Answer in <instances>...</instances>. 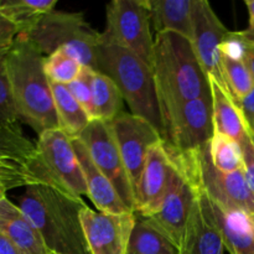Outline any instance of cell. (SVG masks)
<instances>
[{"label": "cell", "mask_w": 254, "mask_h": 254, "mask_svg": "<svg viewBox=\"0 0 254 254\" xmlns=\"http://www.w3.org/2000/svg\"><path fill=\"white\" fill-rule=\"evenodd\" d=\"M153 72L163 123L186 102L211 92L191 40L176 32L156 34Z\"/></svg>", "instance_id": "1"}, {"label": "cell", "mask_w": 254, "mask_h": 254, "mask_svg": "<svg viewBox=\"0 0 254 254\" xmlns=\"http://www.w3.org/2000/svg\"><path fill=\"white\" fill-rule=\"evenodd\" d=\"M86 206L81 197L46 185L26 186L19 201L50 254H91L81 221Z\"/></svg>", "instance_id": "2"}, {"label": "cell", "mask_w": 254, "mask_h": 254, "mask_svg": "<svg viewBox=\"0 0 254 254\" xmlns=\"http://www.w3.org/2000/svg\"><path fill=\"white\" fill-rule=\"evenodd\" d=\"M44 61V55L20 35L7 51V73L17 116L37 135L59 128Z\"/></svg>", "instance_id": "3"}, {"label": "cell", "mask_w": 254, "mask_h": 254, "mask_svg": "<svg viewBox=\"0 0 254 254\" xmlns=\"http://www.w3.org/2000/svg\"><path fill=\"white\" fill-rule=\"evenodd\" d=\"M98 72L113 79L131 114L146 119L163 135V122L151 66L128 50L101 41Z\"/></svg>", "instance_id": "4"}, {"label": "cell", "mask_w": 254, "mask_h": 254, "mask_svg": "<svg viewBox=\"0 0 254 254\" xmlns=\"http://www.w3.org/2000/svg\"><path fill=\"white\" fill-rule=\"evenodd\" d=\"M19 35L34 45L44 56L64 50L84 67L98 71L101 32L96 31L86 21L82 12L54 10Z\"/></svg>", "instance_id": "5"}, {"label": "cell", "mask_w": 254, "mask_h": 254, "mask_svg": "<svg viewBox=\"0 0 254 254\" xmlns=\"http://www.w3.org/2000/svg\"><path fill=\"white\" fill-rule=\"evenodd\" d=\"M30 171L31 185H46L77 197L87 196L73 143L59 128L40 134Z\"/></svg>", "instance_id": "6"}, {"label": "cell", "mask_w": 254, "mask_h": 254, "mask_svg": "<svg viewBox=\"0 0 254 254\" xmlns=\"http://www.w3.org/2000/svg\"><path fill=\"white\" fill-rule=\"evenodd\" d=\"M174 153L198 190L203 191L215 205L226 212L254 216V193L248 185L245 171L223 173L218 170L211 160L210 143L188 154Z\"/></svg>", "instance_id": "7"}, {"label": "cell", "mask_w": 254, "mask_h": 254, "mask_svg": "<svg viewBox=\"0 0 254 254\" xmlns=\"http://www.w3.org/2000/svg\"><path fill=\"white\" fill-rule=\"evenodd\" d=\"M106 15L102 42L128 50L153 68L154 39L145 0H114L107 5Z\"/></svg>", "instance_id": "8"}, {"label": "cell", "mask_w": 254, "mask_h": 254, "mask_svg": "<svg viewBox=\"0 0 254 254\" xmlns=\"http://www.w3.org/2000/svg\"><path fill=\"white\" fill-rule=\"evenodd\" d=\"M215 134L212 96L186 102L163 123V139L174 151L188 154L207 145Z\"/></svg>", "instance_id": "9"}, {"label": "cell", "mask_w": 254, "mask_h": 254, "mask_svg": "<svg viewBox=\"0 0 254 254\" xmlns=\"http://www.w3.org/2000/svg\"><path fill=\"white\" fill-rule=\"evenodd\" d=\"M168 150L174 163L170 186L160 208L153 216L146 218L163 231L178 246L179 250H181L186 227L197 198L198 189L178 155L169 146Z\"/></svg>", "instance_id": "10"}, {"label": "cell", "mask_w": 254, "mask_h": 254, "mask_svg": "<svg viewBox=\"0 0 254 254\" xmlns=\"http://www.w3.org/2000/svg\"><path fill=\"white\" fill-rule=\"evenodd\" d=\"M78 139L97 168L113 184L127 207L135 212V192L109 123L92 121Z\"/></svg>", "instance_id": "11"}, {"label": "cell", "mask_w": 254, "mask_h": 254, "mask_svg": "<svg viewBox=\"0 0 254 254\" xmlns=\"http://www.w3.org/2000/svg\"><path fill=\"white\" fill-rule=\"evenodd\" d=\"M109 127L135 192L149 151L164 140L163 135L146 119L124 112L116 117Z\"/></svg>", "instance_id": "12"}, {"label": "cell", "mask_w": 254, "mask_h": 254, "mask_svg": "<svg viewBox=\"0 0 254 254\" xmlns=\"http://www.w3.org/2000/svg\"><path fill=\"white\" fill-rule=\"evenodd\" d=\"M230 30L206 0H193L192 44L195 54L208 78L227 88L223 77L221 46Z\"/></svg>", "instance_id": "13"}, {"label": "cell", "mask_w": 254, "mask_h": 254, "mask_svg": "<svg viewBox=\"0 0 254 254\" xmlns=\"http://www.w3.org/2000/svg\"><path fill=\"white\" fill-rule=\"evenodd\" d=\"M135 218V212L108 213L86 206L81 221L89 253L126 254Z\"/></svg>", "instance_id": "14"}, {"label": "cell", "mask_w": 254, "mask_h": 254, "mask_svg": "<svg viewBox=\"0 0 254 254\" xmlns=\"http://www.w3.org/2000/svg\"><path fill=\"white\" fill-rule=\"evenodd\" d=\"M173 158L165 141L149 151L135 190V213L150 217L160 208L173 175Z\"/></svg>", "instance_id": "15"}, {"label": "cell", "mask_w": 254, "mask_h": 254, "mask_svg": "<svg viewBox=\"0 0 254 254\" xmlns=\"http://www.w3.org/2000/svg\"><path fill=\"white\" fill-rule=\"evenodd\" d=\"M36 145L16 126L0 124V185L7 191L30 186Z\"/></svg>", "instance_id": "16"}, {"label": "cell", "mask_w": 254, "mask_h": 254, "mask_svg": "<svg viewBox=\"0 0 254 254\" xmlns=\"http://www.w3.org/2000/svg\"><path fill=\"white\" fill-rule=\"evenodd\" d=\"M225 250L212 202L203 191L198 190L180 254H223Z\"/></svg>", "instance_id": "17"}, {"label": "cell", "mask_w": 254, "mask_h": 254, "mask_svg": "<svg viewBox=\"0 0 254 254\" xmlns=\"http://www.w3.org/2000/svg\"><path fill=\"white\" fill-rule=\"evenodd\" d=\"M73 148L81 164L87 186V196L97 211L108 213L133 212L127 207L126 203L118 195L113 184L104 176L89 156L88 150L79 139H73Z\"/></svg>", "instance_id": "18"}, {"label": "cell", "mask_w": 254, "mask_h": 254, "mask_svg": "<svg viewBox=\"0 0 254 254\" xmlns=\"http://www.w3.org/2000/svg\"><path fill=\"white\" fill-rule=\"evenodd\" d=\"M0 233L24 254H50L36 227L6 196L0 200Z\"/></svg>", "instance_id": "19"}, {"label": "cell", "mask_w": 254, "mask_h": 254, "mask_svg": "<svg viewBox=\"0 0 254 254\" xmlns=\"http://www.w3.org/2000/svg\"><path fill=\"white\" fill-rule=\"evenodd\" d=\"M210 86L211 96H212L215 133L228 136L241 144L247 138L250 131L243 118L240 104L227 88L211 78Z\"/></svg>", "instance_id": "20"}, {"label": "cell", "mask_w": 254, "mask_h": 254, "mask_svg": "<svg viewBox=\"0 0 254 254\" xmlns=\"http://www.w3.org/2000/svg\"><path fill=\"white\" fill-rule=\"evenodd\" d=\"M156 34L176 32L191 40L193 0H145Z\"/></svg>", "instance_id": "21"}, {"label": "cell", "mask_w": 254, "mask_h": 254, "mask_svg": "<svg viewBox=\"0 0 254 254\" xmlns=\"http://www.w3.org/2000/svg\"><path fill=\"white\" fill-rule=\"evenodd\" d=\"M212 206L226 250L230 254H254V232L250 216L226 212L213 202Z\"/></svg>", "instance_id": "22"}, {"label": "cell", "mask_w": 254, "mask_h": 254, "mask_svg": "<svg viewBox=\"0 0 254 254\" xmlns=\"http://www.w3.org/2000/svg\"><path fill=\"white\" fill-rule=\"evenodd\" d=\"M59 129L71 140L78 139L92 122L91 117L69 93L67 86L51 83Z\"/></svg>", "instance_id": "23"}, {"label": "cell", "mask_w": 254, "mask_h": 254, "mask_svg": "<svg viewBox=\"0 0 254 254\" xmlns=\"http://www.w3.org/2000/svg\"><path fill=\"white\" fill-rule=\"evenodd\" d=\"M126 254H180V250L150 220L136 213Z\"/></svg>", "instance_id": "24"}, {"label": "cell", "mask_w": 254, "mask_h": 254, "mask_svg": "<svg viewBox=\"0 0 254 254\" xmlns=\"http://www.w3.org/2000/svg\"><path fill=\"white\" fill-rule=\"evenodd\" d=\"M93 121L111 123L122 113L123 97L113 79L102 72L94 71L92 77Z\"/></svg>", "instance_id": "25"}, {"label": "cell", "mask_w": 254, "mask_h": 254, "mask_svg": "<svg viewBox=\"0 0 254 254\" xmlns=\"http://www.w3.org/2000/svg\"><path fill=\"white\" fill-rule=\"evenodd\" d=\"M57 0H5L0 11L19 27L20 34L29 30L40 17L54 11Z\"/></svg>", "instance_id": "26"}, {"label": "cell", "mask_w": 254, "mask_h": 254, "mask_svg": "<svg viewBox=\"0 0 254 254\" xmlns=\"http://www.w3.org/2000/svg\"><path fill=\"white\" fill-rule=\"evenodd\" d=\"M210 155L213 165L223 173L243 170L242 149L237 141L215 133L210 141Z\"/></svg>", "instance_id": "27"}, {"label": "cell", "mask_w": 254, "mask_h": 254, "mask_svg": "<svg viewBox=\"0 0 254 254\" xmlns=\"http://www.w3.org/2000/svg\"><path fill=\"white\" fill-rule=\"evenodd\" d=\"M83 64L64 50L45 56L44 68L51 83L68 86L81 74Z\"/></svg>", "instance_id": "28"}, {"label": "cell", "mask_w": 254, "mask_h": 254, "mask_svg": "<svg viewBox=\"0 0 254 254\" xmlns=\"http://www.w3.org/2000/svg\"><path fill=\"white\" fill-rule=\"evenodd\" d=\"M222 68L227 89L236 101H242L254 88V79L247 64L243 60L222 56Z\"/></svg>", "instance_id": "29"}, {"label": "cell", "mask_w": 254, "mask_h": 254, "mask_svg": "<svg viewBox=\"0 0 254 254\" xmlns=\"http://www.w3.org/2000/svg\"><path fill=\"white\" fill-rule=\"evenodd\" d=\"M7 51L9 47L0 49V124L16 126L20 119L15 108L7 73Z\"/></svg>", "instance_id": "30"}, {"label": "cell", "mask_w": 254, "mask_h": 254, "mask_svg": "<svg viewBox=\"0 0 254 254\" xmlns=\"http://www.w3.org/2000/svg\"><path fill=\"white\" fill-rule=\"evenodd\" d=\"M93 72L94 69L83 67L81 74L67 86L69 93L81 104L82 108L87 112L92 121H93V103H92V77H93Z\"/></svg>", "instance_id": "31"}, {"label": "cell", "mask_w": 254, "mask_h": 254, "mask_svg": "<svg viewBox=\"0 0 254 254\" xmlns=\"http://www.w3.org/2000/svg\"><path fill=\"white\" fill-rule=\"evenodd\" d=\"M242 149L243 171L251 190L254 193V136L248 133L247 138L240 144Z\"/></svg>", "instance_id": "32"}, {"label": "cell", "mask_w": 254, "mask_h": 254, "mask_svg": "<svg viewBox=\"0 0 254 254\" xmlns=\"http://www.w3.org/2000/svg\"><path fill=\"white\" fill-rule=\"evenodd\" d=\"M19 34V27L0 11V49L11 46Z\"/></svg>", "instance_id": "33"}, {"label": "cell", "mask_w": 254, "mask_h": 254, "mask_svg": "<svg viewBox=\"0 0 254 254\" xmlns=\"http://www.w3.org/2000/svg\"><path fill=\"white\" fill-rule=\"evenodd\" d=\"M242 111L243 118L247 124L248 131L254 136V88L248 96H246L242 101L238 102Z\"/></svg>", "instance_id": "34"}, {"label": "cell", "mask_w": 254, "mask_h": 254, "mask_svg": "<svg viewBox=\"0 0 254 254\" xmlns=\"http://www.w3.org/2000/svg\"><path fill=\"white\" fill-rule=\"evenodd\" d=\"M243 34H245L246 40H247V46H246V52L245 57H243V61L247 64L248 69H250L251 74H252L254 79V39L250 36V35L246 32V30H243Z\"/></svg>", "instance_id": "35"}, {"label": "cell", "mask_w": 254, "mask_h": 254, "mask_svg": "<svg viewBox=\"0 0 254 254\" xmlns=\"http://www.w3.org/2000/svg\"><path fill=\"white\" fill-rule=\"evenodd\" d=\"M0 254H24L16 246L12 245L4 235L0 233Z\"/></svg>", "instance_id": "36"}, {"label": "cell", "mask_w": 254, "mask_h": 254, "mask_svg": "<svg viewBox=\"0 0 254 254\" xmlns=\"http://www.w3.org/2000/svg\"><path fill=\"white\" fill-rule=\"evenodd\" d=\"M245 4L248 9V14H250V25L246 29V32L254 37V0H246Z\"/></svg>", "instance_id": "37"}, {"label": "cell", "mask_w": 254, "mask_h": 254, "mask_svg": "<svg viewBox=\"0 0 254 254\" xmlns=\"http://www.w3.org/2000/svg\"><path fill=\"white\" fill-rule=\"evenodd\" d=\"M6 189L4 188V186L2 185H0V200H1L2 197H4V196H6Z\"/></svg>", "instance_id": "38"}, {"label": "cell", "mask_w": 254, "mask_h": 254, "mask_svg": "<svg viewBox=\"0 0 254 254\" xmlns=\"http://www.w3.org/2000/svg\"><path fill=\"white\" fill-rule=\"evenodd\" d=\"M251 218V223H252V227H253V232H254V216H250Z\"/></svg>", "instance_id": "39"}]
</instances>
